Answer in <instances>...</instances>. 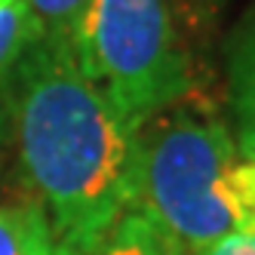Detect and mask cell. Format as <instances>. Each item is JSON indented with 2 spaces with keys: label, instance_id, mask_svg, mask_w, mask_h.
<instances>
[{
  "label": "cell",
  "instance_id": "6da1fadb",
  "mask_svg": "<svg viewBox=\"0 0 255 255\" xmlns=\"http://www.w3.org/2000/svg\"><path fill=\"white\" fill-rule=\"evenodd\" d=\"M15 89L25 175L49 209L52 237L89 255L129 209L135 129L83 74L74 43L34 37Z\"/></svg>",
  "mask_w": 255,
  "mask_h": 255
},
{
  "label": "cell",
  "instance_id": "7a4b0ae2",
  "mask_svg": "<svg viewBox=\"0 0 255 255\" xmlns=\"http://www.w3.org/2000/svg\"><path fill=\"white\" fill-rule=\"evenodd\" d=\"M129 209L181 255H200L255 225V157L218 117L172 102L135 129Z\"/></svg>",
  "mask_w": 255,
  "mask_h": 255
},
{
  "label": "cell",
  "instance_id": "3957f363",
  "mask_svg": "<svg viewBox=\"0 0 255 255\" xmlns=\"http://www.w3.org/2000/svg\"><path fill=\"white\" fill-rule=\"evenodd\" d=\"M74 52L83 74L132 129L178 102L185 89L166 0H93Z\"/></svg>",
  "mask_w": 255,
  "mask_h": 255
},
{
  "label": "cell",
  "instance_id": "277c9868",
  "mask_svg": "<svg viewBox=\"0 0 255 255\" xmlns=\"http://www.w3.org/2000/svg\"><path fill=\"white\" fill-rule=\"evenodd\" d=\"M228 96L237 123V148L255 157V9L237 28L228 52Z\"/></svg>",
  "mask_w": 255,
  "mask_h": 255
},
{
  "label": "cell",
  "instance_id": "5b68a950",
  "mask_svg": "<svg viewBox=\"0 0 255 255\" xmlns=\"http://www.w3.org/2000/svg\"><path fill=\"white\" fill-rule=\"evenodd\" d=\"M89 255H181L166 234H160L141 212L126 209L117 225Z\"/></svg>",
  "mask_w": 255,
  "mask_h": 255
},
{
  "label": "cell",
  "instance_id": "8992f818",
  "mask_svg": "<svg viewBox=\"0 0 255 255\" xmlns=\"http://www.w3.org/2000/svg\"><path fill=\"white\" fill-rule=\"evenodd\" d=\"M89 6H93V0H28L37 37L68 40V43L77 40L89 15Z\"/></svg>",
  "mask_w": 255,
  "mask_h": 255
},
{
  "label": "cell",
  "instance_id": "52a82bcc",
  "mask_svg": "<svg viewBox=\"0 0 255 255\" xmlns=\"http://www.w3.org/2000/svg\"><path fill=\"white\" fill-rule=\"evenodd\" d=\"M34 37H37V28H34L28 0H0V68Z\"/></svg>",
  "mask_w": 255,
  "mask_h": 255
},
{
  "label": "cell",
  "instance_id": "ba28073f",
  "mask_svg": "<svg viewBox=\"0 0 255 255\" xmlns=\"http://www.w3.org/2000/svg\"><path fill=\"white\" fill-rule=\"evenodd\" d=\"M37 206H0V255H25Z\"/></svg>",
  "mask_w": 255,
  "mask_h": 255
},
{
  "label": "cell",
  "instance_id": "9c48e42d",
  "mask_svg": "<svg viewBox=\"0 0 255 255\" xmlns=\"http://www.w3.org/2000/svg\"><path fill=\"white\" fill-rule=\"evenodd\" d=\"M25 255H74L68 246H62L49 231V222L43 218V212H37L28 234V243H25Z\"/></svg>",
  "mask_w": 255,
  "mask_h": 255
},
{
  "label": "cell",
  "instance_id": "30bf717a",
  "mask_svg": "<svg viewBox=\"0 0 255 255\" xmlns=\"http://www.w3.org/2000/svg\"><path fill=\"white\" fill-rule=\"evenodd\" d=\"M200 255H255V225L225 237V240H218L215 246H209Z\"/></svg>",
  "mask_w": 255,
  "mask_h": 255
}]
</instances>
